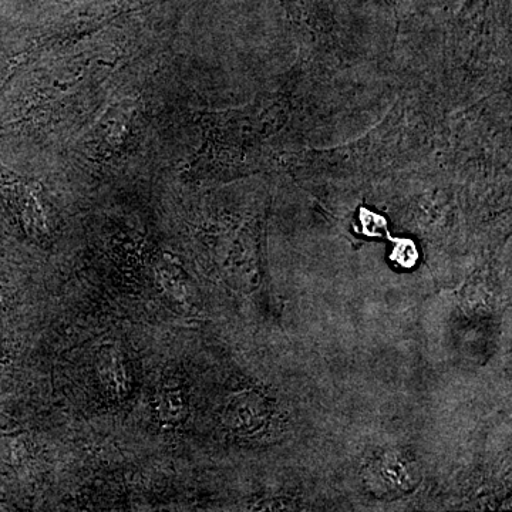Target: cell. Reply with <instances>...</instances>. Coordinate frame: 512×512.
<instances>
[{"label": "cell", "instance_id": "6da1fadb", "mask_svg": "<svg viewBox=\"0 0 512 512\" xmlns=\"http://www.w3.org/2000/svg\"><path fill=\"white\" fill-rule=\"evenodd\" d=\"M97 375L107 396L121 400L130 393L131 376L126 357L116 346H103L97 353Z\"/></svg>", "mask_w": 512, "mask_h": 512}, {"label": "cell", "instance_id": "7a4b0ae2", "mask_svg": "<svg viewBox=\"0 0 512 512\" xmlns=\"http://www.w3.org/2000/svg\"><path fill=\"white\" fill-rule=\"evenodd\" d=\"M266 419L264 400L255 393H241L232 397L225 407L224 420L237 433H254Z\"/></svg>", "mask_w": 512, "mask_h": 512}, {"label": "cell", "instance_id": "3957f363", "mask_svg": "<svg viewBox=\"0 0 512 512\" xmlns=\"http://www.w3.org/2000/svg\"><path fill=\"white\" fill-rule=\"evenodd\" d=\"M185 397L183 390L174 380L161 384L158 390L157 407L160 419L164 424H175L183 420L185 414Z\"/></svg>", "mask_w": 512, "mask_h": 512}, {"label": "cell", "instance_id": "277c9868", "mask_svg": "<svg viewBox=\"0 0 512 512\" xmlns=\"http://www.w3.org/2000/svg\"><path fill=\"white\" fill-rule=\"evenodd\" d=\"M158 282H160L161 289L165 295L170 296L175 301H183L185 298V288L181 282L180 276L168 272L165 266L158 268Z\"/></svg>", "mask_w": 512, "mask_h": 512}, {"label": "cell", "instance_id": "5b68a950", "mask_svg": "<svg viewBox=\"0 0 512 512\" xmlns=\"http://www.w3.org/2000/svg\"><path fill=\"white\" fill-rule=\"evenodd\" d=\"M3 342V326H2V316H0V348H2Z\"/></svg>", "mask_w": 512, "mask_h": 512}]
</instances>
